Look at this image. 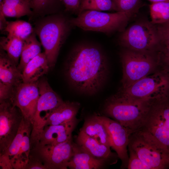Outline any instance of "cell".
<instances>
[{
  "mask_svg": "<svg viewBox=\"0 0 169 169\" xmlns=\"http://www.w3.org/2000/svg\"><path fill=\"white\" fill-rule=\"evenodd\" d=\"M96 115L107 130L111 147L115 151L121 160V168H127L129 159L127 148L132 132L115 120L105 116Z\"/></svg>",
  "mask_w": 169,
  "mask_h": 169,
  "instance_id": "12",
  "label": "cell"
},
{
  "mask_svg": "<svg viewBox=\"0 0 169 169\" xmlns=\"http://www.w3.org/2000/svg\"><path fill=\"white\" fill-rule=\"evenodd\" d=\"M135 13L122 12L108 13L94 10H85L69 20L72 26L84 30L109 34L123 32Z\"/></svg>",
  "mask_w": 169,
  "mask_h": 169,
  "instance_id": "5",
  "label": "cell"
},
{
  "mask_svg": "<svg viewBox=\"0 0 169 169\" xmlns=\"http://www.w3.org/2000/svg\"><path fill=\"white\" fill-rule=\"evenodd\" d=\"M156 25L161 45H169V21Z\"/></svg>",
  "mask_w": 169,
  "mask_h": 169,
  "instance_id": "32",
  "label": "cell"
},
{
  "mask_svg": "<svg viewBox=\"0 0 169 169\" xmlns=\"http://www.w3.org/2000/svg\"><path fill=\"white\" fill-rule=\"evenodd\" d=\"M72 138L56 145L37 143L31 148L30 154L37 158L46 169H66L74 152Z\"/></svg>",
  "mask_w": 169,
  "mask_h": 169,
  "instance_id": "10",
  "label": "cell"
},
{
  "mask_svg": "<svg viewBox=\"0 0 169 169\" xmlns=\"http://www.w3.org/2000/svg\"><path fill=\"white\" fill-rule=\"evenodd\" d=\"M54 0H30L32 10L39 13L48 8Z\"/></svg>",
  "mask_w": 169,
  "mask_h": 169,
  "instance_id": "33",
  "label": "cell"
},
{
  "mask_svg": "<svg viewBox=\"0 0 169 169\" xmlns=\"http://www.w3.org/2000/svg\"><path fill=\"white\" fill-rule=\"evenodd\" d=\"M118 92L155 105L169 99V74L159 69Z\"/></svg>",
  "mask_w": 169,
  "mask_h": 169,
  "instance_id": "6",
  "label": "cell"
},
{
  "mask_svg": "<svg viewBox=\"0 0 169 169\" xmlns=\"http://www.w3.org/2000/svg\"><path fill=\"white\" fill-rule=\"evenodd\" d=\"M85 10L116 11V9L112 0H82L79 13Z\"/></svg>",
  "mask_w": 169,
  "mask_h": 169,
  "instance_id": "28",
  "label": "cell"
},
{
  "mask_svg": "<svg viewBox=\"0 0 169 169\" xmlns=\"http://www.w3.org/2000/svg\"><path fill=\"white\" fill-rule=\"evenodd\" d=\"M0 166L2 169H13L8 157L4 155L0 156Z\"/></svg>",
  "mask_w": 169,
  "mask_h": 169,
  "instance_id": "36",
  "label": "cell"
},
{
  "mask_svg": "<svg viewBox=\"0 0 169 169\" xmlns=\"http://www.w3.org/2000/svg\"><path fill=\"white\" fill-rule=\"evenodd\" d=\"M49 66L44 52H41L26 65L22 72L23 82L31 83L39 79L48 71Z\"/></svg>",
  "mask_w": 169,
  "mask_h": 169,
  "instance_id": "20",
  "label": "cell"
},
{
  "mask_svg": "<svg viewBox=\"0 0 169 169\" xmlns=\"http://www.w3.org/2000/svg\"><path fill=\"white\" fill-rule=\"evenodd\" d=\"M151 21L154 25L169 21V1L152 3L150 6Z\"/></svg>",
  "mask_w": 169,
  "mask_h": 169,
  "instance_id": "27",
  "label": "cell"
},
{
  "mask_svg": "<svg viewBox=\"0 0 169 169\" xmlns=\"http://www.w3.org/2000/svg\"><path fill=\"white\" fill-rule=\"evenodd\" d=\"M107 164H109L105 160L94 157L74 143L73 154L68 166L71 169H99Z\"/></svg>",
  "mask_w": 169,
  "mask_h": 169,
  "instance_id": "17",
  "label": "cell"
},
{
  "mask_svg": "<svg viewBox=\"0 0 169 169\" xmlns=\"http://www.w3.org/2000/svg\"><path fill=\"white\" fill-rule=\"evenodd\" d=\"M142 129L151 133L169 151V126L164 122L153 106Z\"/></svg>",
  "mask_w": 169,
  "mask_h": 169,
  "instance_id": "18",
  "label": "cell"
},
{
  "mask_svg": "<svg viewBox=\"0 0 169 169\" xmlns=\"http://www.w3.org/2000/svg\"><path fill=\"white\" fill-rule=\"evenodd\" d=\"M129 156L127 168L128 169H150L139 158L136 152L128 146Z\"/></svg>",
  "mask_w": 169,
  "mask_h": 169,
  "instance_id": "31",
  "label": "cell"
},
{
  "mask_svg": "<svg viewBox=\"0 0 169 169\" xmlns=\"http://www.w3.org/2000/svg\"><path fill=\"white\" fill-rule=\"evenodd\" d=\"M82 0H80V2H81V1H82Z\"/></svg>",
  "mask_w": 169,
  "mask_h": 169,
  "instance_id": "39",
  "label": "cell"
},
{
  "mask_svg": "<svg viewBox=\"0 0 169 169\" xmlns=\"http://www.w3.org/2000/svg\"><path fill=\"white\" fill-rule=\"evenodd\" d=\"M38 81L22 82L13 88L10 99L13 104L20 110L24 118L31 123L39 96Z\"/></svg>",
  "mask_w": 169,
  "mask_h": 169,
  "instance_id": "13",
  "label": "cell"
},
{
  "mask_svg": "<svg viewBox=\"0 0 169 169\" xmlns=\"http://www.w3.org/2000/svg\"><path fill=\"white\" fill-rule=\"evenodd\" d=\"M0 27L1 30H4L7 24V21L5 18V16L3 13L0 12Z\"/></svg>",
  "mask_w": 169,
  "mask_h": 169,
  "instance_id": "37",
  "label": "cell"
},
{
  "mask_svg": "<svg viewBox=\"0 0 169 169\" xmlns=\"http://www.w3.org/2000/svg\"><path fill=\"white\" fill-rule=\"evenodd\" d=\"M80 131L99 143L111 147L110 138L107 130L96 115L85 119Z\"/></svg>",
  "mask_w": 169,
  "mask_h": 169,
  "instance_id": "21",
  "label": "cell"
},
{
  "mask_svg": "<svg viewBox=\"0 0 169 169\" xmlns=\"http://www.w3.org/2000/svg\"><path fill=\"white\" fill-rule=\"evenodd\" d=\"M66 11L77 14L79 13L80 4V0H62Z\"/></svg>",
  "mask_w": 169,
  "mask_h": 169,
  "instance_id": "34",
  "label": "cell"
},
{
  "mask_svg": "<svg viewBox=\"0 0 169 169\" xmlns=\"http://www.w3.org/2000/svg\"><path fill=\"white\" fill-rule=\"evenodd\" d=\"M80 107V103L77 102L64 101L51 113L45 126L60 125L72 120L76 118Z\"/></svg>",
  "mask_w": 169,
  "mask_h": 169,
  "instance_id": "19",
  "label": "cell"
},
{
  "mask_svg": "<svg viewBox=\"0 0 169 169\" xmlns=\"http://www.w3.org/2000/svg\"><path fill=\"white\" fill-rule=\"evenodd\" d=\"M35 32L23 40L20 61L17 66L22 73L27 64L41 52V45L37 39Z\"/></svg>",
  "mask_w": 169,
  "mask_h": 169,
  "instance_id": "23",
  "label": "cell"
},
{
  "mask_svg": "<svg viewBox=\"0 0 169 169\" xmlns=\"http://www.w3.org/2000/svg\"><path fill=\"white\" fill-rule=\"evenodd\" d=\"M23 116L10 101L0 103V156L4 154L16 135Z\"/></svg>",
  "mask_w": 169,
  "mask_h": 169,
  "instance_id": "11",
  "label": "cell"
},
{
  "mask_svg": "<svg viewBox=\"0 0 169 169\" xmlns=\"http://www.w3.org/2000/svg\"><path fill=\"white\" fill-rule=\"evenodd\" d=\"M76 144L94 157L106 161L110 165L114 164L118 157L112 152L110 148L100 144L80 131L76 138Z\"/></svg>",
  "mask_w": 169,
  "mask_h": 169,
  "instance_id": "15",
  "label": "cell"
},
{
  "mask_svg": "<svg viewBox=\"0 0 169 169\" xmlns=\"http://www.w3.org/2000/svg\"><path fill=\"white\" fill-rule=\"evenodd\" d=\"M65 72L69 82L77 90L87 95L94 94L107 79V58L96 45L84 43L78 44L68 57Z\"/></svg>",
  "mask_w": 169,
  "mask_h": 169,
  "instance_id": "1",
  "label": "cell"
},
{
  "mask_svg": "<svg viewBox=\"0 0 169 169\" xmlns=\"http://www.w3.org/2000/svg\"><path fill=\"white\" fill-rule=\"evenodd\" d=\"M158 52L159 69L169 74V45H161Z\"/></svg>",
  "mask_w": 169,
  "mask_h": 169,
  "instance_id": "29",
  "label": "cell"
},
{
  "mask_svg": "<svg viewBox=\"0 0 169 169\" xmlns=\"http://www.w3.org/2000/svg\"><path fill=\"white\" fill-rule=\"evenodd\" d=\"M123 75L120 88H125L159 69L158 52L125 49L120 53Z\"/></svg>",
  "mask_w": 169,
  "mask_h": 169,
  "instance_id": "4",
  "label": "cell"
},
{
  "mask_svg": "<svg viewBox=\"0 0 169 169\" xmlns=\"http://www.w3.org/2000/svg\"><path fill=\"white\" fill-rule=\"evenodd\" d=\"M153 105L117 92L106 100L103 111L133 133L142 128Z\"/></svg>",
  "mask_w": 169,
  "mask_h": 169,
  "instance_id": "2",
  "label": "cell"
},
{
  "mask_svg": "<svg viewBox=\"0 0 169 169\" xmlns=\"http://www.w3.org/2000/svg\"><path fill=\"white\" fill-rule=\"evenodd\" d=\"M24 169H46L37 158L29 154L28 161Z\"/></svg>",
  "mask_w": 169,
  "mask_h": 169,
  "instance_id": "35",
  "label": "cell"
},
{
  "mask_svg": "<svg viewBox=\"0 0 169 169\" xmlns=\"http://www.w3.org/2000/svg\"><path fill=\"white\" fill-rule=\"evenodd\" d=\"M39 96L31 122V148L38 142L47 119L51 113L64 101L46 79L38 80Z\"/></svg>",
  "mask_w": 169,
  "mask_h": 169,
  "instance_id": "9",
  "label": "cell"
},
{
  "mask_svg": "<svg viewBox=\"0 0 169 169\" xmlns=\"http://www.w3.org/2000/svg\"><path fill=\"white\" fill-rule=\"evenodd\" d=\"M117 12L135 13L140 0H112Z\"/></svg>",
  "mask_w": 169,
  "mask_h": 169,
  "instance_id": "30",
  "label": "cell"
},
{
  "mask_svg": "<svg viewBox=\"0 0 169 169\" xmlns=\"http://www.w3.org/2000/svg\"><path fill=\"white\" fill-rule=\"evenodd\" d=\"M152 3H157L162 2L169 1V0H148Z\"/></svg>",
  "mask_w": 169,
  "mask_h": 169,
  "instance_id": "38",
  "label": "cell"
},
{
  "mask_svg": "<svg viewBox=\"0 0 169 169\" xmlns=\"http://www.w3.org/2000/svg\"><path fill=\"white\" fill-rule=\"evenodd\" d=\"M71 26L69 20L61 15L47 17L35 26L34 31L44 49L50 68L55 65L60 48Z\"/></svg>",
  "mask_w": 169,
  "mask_h": 169,
  "instance_id": "3",
  "label": "cell"
},
{
  "mask_svg": "<svg viewBox=\"0 0 169 169\" xmlns=\"http://www.w3.org/2000/svg\"><path fill=\"white\" fill-rule=\"evenodd\" d=\"M1 49L4 51L9 57L18 66L22 52L23 40L13 36L8 35L1 38Z\"/></svg>",
  "mask_w": 169,
  "mask_h": 169,
  "instance_id": "25",
  "label": "cell"
},
{
  "mask_svg": "<svg viewBox=\"0 0 169 169\" xmlns=\"http://www.w3.org/2000/svg\"><path fill=\"white\" fill-rule=\"evenodd\" d=\"M32 130L31 125L24 133L18 151L11 162L13 169H24L28 161L31 150L30 139Z\"/></svg>",
  "mask_w": 169,
  "mask_h": 169,
  "instance_id": "24",
  "label": "cell"
},
{
  "mask_svg": "<svg viewBox=\"0 0 169 169\" xmlns=\"http://www.w3.org/2000/svg\"><path fill=\"white\" fill-rule=\"evenodd\" d=\"M23 82L22 74L17 66L1 49L0 54V83L13 89Z\"/></svg>",
  "mask_w": 169,
  "mask_h": 169,
  "instance_id": "16",
  "label": "cell"
},
{
  "mask_svg": "<svg viewBox=\"0 0 169 169\" xmlns=\"http://www.w3.org/2000/svg\"><path fill=\"white\" fill-rule=\"evenodd\" d=\"M78 121L76 118L62 124L45 126L37 143L55 145L69 140Z\"/></svg>",
  "mask_w": 169,
  "mask_h": 169,
  "instance_id": "14",
  "label": "cell"
},
{
  "mask_svg": "<svg viewBox=\"0 0 169 169\" xmlns=\"http://www.w3.org/2000/svg\"><path fill=\"white\" fill-rule=\"evenodd\" d=\"M8 34L24 40L33 33V29L28 22L22 20L8 22L4 30Z\"/></svg>",
  "mask_w": 169,
  "mask_h": 169,
  "instance_id": "26",
  "label": "cell"
},
{
  "mask_svg": "<svg viewBox=\"0 0 169 169\" xmlns=\"http://www.w3.org/2000/svg\"><path fill=\"white\" fill-rule=\"evenodd\" d=\"M119 41L125 48L137 51H157L161 45L156 25L146 20L137 22L125 29Z\"/></svg>",
  "mask_w": 169,
  "mask_h": 169,
  "instance_id": "8",
  "label": "cell"
},
{
  "mask_svg": "<svg viewBox=\"0 0 169 169\" xmlns=\"http://www.w3.org/2000/svg\"><path fill=\"white\" fill-rule=\"evenodd\" d=\"M30 0H4L0 3V12L5 17L19 18L32 14Z\"/></svg>",
  "mask_w": 169,
  "mask_h": 169,
  "instance_id": "22",
  "label": "cell"
},
{
  "mask_svg": "<svg viewBox=\"0 0 169 169\" xmlns=\"http://www.w3.org/2000/svg\"><path fill=\"white\" fill-rule=\"evenodd\" d=\"M128 146L150 169L169 167V151L149 132L142 129L132 133Z\"/></svg>",
  "mask_w": 169,
  "mask_h": 169,
  "instance_id": "7",
  "label": "cell"
}]
</instances>
